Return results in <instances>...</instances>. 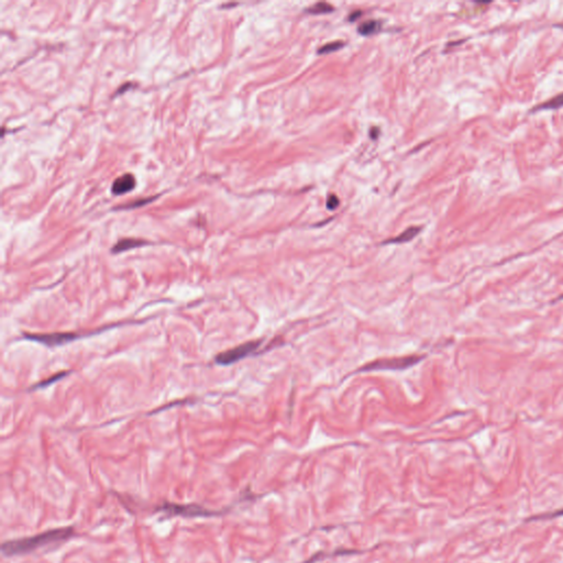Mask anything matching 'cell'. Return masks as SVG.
<instances>
[{
    "instance_id": "1",
    "label": "cell",
    "mask_w": 563,
    "mask_h": 563,
    "mask_svg": "<svg viewBox=\"0 0 563 563\" xmlns=\"http://www.w3.org/2000/svg\"><path fill=\"white\" fill-rule=\"evenodd\" d=\"M75 535L74 527H63L57 529H51L36 536L15 539L3 543L2 551L5 555L14 556L29 553L39 548L45 547L46 544L65 541Z\"/></svg>"
},
{
    "instance_id": "11",
    "label": "cell",
    "mask_w": 563,
    "mask_h": 563,
    "mask_svg": "<svg viewBox=\"0 0 563 563\" xmlns=\"http://www.w3.org/2000/svg\"><path fill=\"white\" fill-rule=\"evenodd\" d=\"M306 11L311 15H324V14L332 13L333 7L327 3H317L316 5L311 6V7L307 8Z\"/></svg>"
},
{
    "instance_id": "10",
    "label": "cell",
    "mask_w": 563,
    "mask_h": 563,
    "mask_svg": "<svg viewBox=\"0 0 563 563\" xmlns=\"http://www.w3.org/2000/svg\"><path fill=\"white\" fill-rule=\"evenodd\" d=\"M381 25L379 21L376 20H368L363 23L360 25L358 31L360 34H362V36L365 37H369V36H372V34L376 33L377 31L380 30Z\"/></svg>"
},
{
    "instance_id": "15",
    "label": "cell",
    "mask_w": 563,
    "mask_h": 563,
    "mask_svg": "<svg viewBox=\"0 0 563 563\" xmlns=\"http://www.w3.org/2000/svg\"><path fill=\"white\" fill-rule=\"evenodd\" d=\"M339 206V198L335 195H330L327 199V208L329 210H334Z\"/></svg>"
},
{
    "instance_id": "14",
    "label": "cell",
    "mask_w": 563,
    "mask_h": 563,
    "mask_svg": "<svg viewBox=\"0 0 563 563\" xmlns=\"http://www.w3.org/2000/svg\"><path fill=\"white\" fill-rule=\"evenodd\" d=\"M563 516V509H559L556 510L554 513H550L547 515H539L536 516V517L530 518L529 520H541V519H551V518H556V517H561Z\"/></svg>"
},
{
    "instance_id": "5",
    "label": "cell",
    "mask_w": 563,
    "mask_h": 563,
    "mask_svg": "<svg viewBox=\"0 0 563 563\" xmlns=\"http://www.w3.org/2000/svg\"><path fill=\"white\" fill-rule=\"evenodd\" d=\"M25 338L31 341L39 342L46 347H60L72 342L78 338L73 332H53V333H26Z\"/></svg>"
},
{
    "instance_id": "6",
    "label": "cell",
    "mask_w": 563,
    "mask_h": 563,
    "mask_svg": "<svg viewBox=\"0 0 563 563\" xmlns=\"http://www.w3.org/2000/svg\"><path fill=\"white\" fill-rule=\"evenodd\" d=\"M136 178L132 174H125L118 177L112 184L111 191L115 195H123L135 188Z\"/></svg>"
},
{
    "instance_id": "9",
    "label": "cell",
    "mask_w": 563,
    "mask_h": 563,
    "mask_svg": "<svg viewBox=\"0 0 563 563\" xmlns=\"http://www.w3.org/2000/svg\"><path fill=\"white\" fill-rule=\"evenodd\" d=\"M421 230V228L419 227H410L408 229H406L404 232H402L399 236H397L396 238H394V239H391L386 241V243H405V242H409L414 239V238L419 234Z\"/></svg>"
},
{
    "instance_id": "12",
    "label": "cell",
    "mask_w": 563,
    "mask_h": 563,
    "mask_svg": "<svg viewBox=\"0 0 563 563\" xmlns=\"http://www.w3.org/2000/svg\"><path fill=\"white\" fill-rule=\"evenodd\" d=\"M344 42H340V41H336V42H331V43H327L324 44L322 48H320L318 50V53L319 54H328V53H332L334 51H338L339 49H341L342 46H344Z\"/></svg>"
},
{
    "instance_id": "2",
    "label": "cell",
    "mask_w": 563,
    "mask_h": 563,
    "mask_svg": "<svg viewBox=\"0 0 563 563\" xmlns=\"http://www.w3.org/2000/svg\"><path fill=\"white\" fill-rule=\"evenodd\" d=\"M156 512H162L167 515H174V516H185V517H197V516H202V517H208V516H216L220 515L221 512L212 509H207L204 506H199L196 504H187V505H181V504H172V503H164L156 507Z\"/></svg>"
},
{
    "instance_id": "7",
    "label": "cell",
    "mask_w": 563,
    "mask_h": 563,
    "mask_svg": "<svg viewBox=\"0 0 563 563\" xmlns=\"http://www.w3.org/2000/svg\"><path fill=\"white\" fill-rule=\"evenodd\" d=\"M147 241H143V240H139V239H131V238H127V239H123L118 241L117 245H116L112 248V252L114 253H120V252H125L128 250H131V249H136L139 247H142L144 245H147Z\"/></svg>"
},
{
    "instance_id": "13",
    "label": "cell",
    "mask_w": 563,
    "mask_h": 563,
    "mask_svg": "<svg viewBox=\"0 0 563 563\" xmlns=\"http://www.w3.org/2000/svg\"><path fill=\"white\" fill-rule=\"evenodd\" d=\"M65 375H66V372H62V373H57V374L52 375V376L50 377V379L45 380V381H43V382H41V383H39V384H38L37 386H34L33 388H34V390H36V388H37V390H38V388H44V387H48L49 385L53 384V383H54V382H56V381L61 380V379H62V377H64V376H65Z\"/></svg>"
},
{
    "instance_id": "8",
    "label": "cell",
    "mask_w": 563,
    "mask_h": 563,
    "mask_svg": "<svg viewBox=\"0 0 563 563\" xmlns=\"http://www.w3.org/2000/svg\"><path fill=\"white\" fill-rule=\"evenodd\" d=\"M561 107H563V92L550 98L547 101L538 104V106L533 108V111H539V110H556Z\"/></svg>"
},
{
    "instance_id": "16",
    "label": "cell",
    "mask_w": 563,
    "mask_h": 563,
    "mask_svg": "<svg viewBox=\"0 0 563 563\" xmlns=\"http://www.w3.org/2000/svg\"><path fill=\"white\" fill-rule=\"evenodd\" d=\"M379 132H380L379 128H376V127H375V128H372V129H371V133H370V135H371V138H372V139H374V140H376V139H377V136H379Z\"/></svg>"
},
{
    "instance_id": "3",
    "label": "cell",
    "mask_w": 563,
    "mask_h": 563,
    "mask_svg": "<svg viewBox=\"0 0 563 563\" xmlns=\"http://www.w3.org/2000/svg\"><path fill=\"white\" fill-rule=\"evenodd\" d=\"M422 360V356H409L402 358L380 359L371 362L361 369V371H396L414 367Z\"/></svg>"
},
{
    "instance_id": "4",
    "label": "cell",
    "mask_w": 563,
    "mask_h": 563,
    "mask_svg": "<svg viewBox=\"0 0 563 563\" xmlns=\"http://www.w3.org/2000/svg\"><path fill=\"white\" fill-rule=\"evenodd\" d=\"M260 340H253L248 341L246 344H242L238 347L232 348L230 350L219 353L216 357V362L220 365H231L236 362H239L240 360L247 358L253 353L258 348L261 346Z\"/></svg>"
},
{
    "instance_id": "17",
    "label": "cell",
    "mask_w": 563,
    "mask_h": 563,
    "mask_svg": "<svg viewBox=\"0 0 563 563\" xmlns=\"http://www.w3.org/2000/svg\"><path fill=\"white\" fill-rule=\"evenodd\" d=\"M361 15H362V13H361V11H355V13H353V14H352V15H351V16L349 17V18H350V21H355V20H356V19H358V18H359V17H360V16H361Z\"/></svg>"
}]
</instances>
